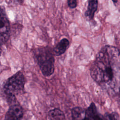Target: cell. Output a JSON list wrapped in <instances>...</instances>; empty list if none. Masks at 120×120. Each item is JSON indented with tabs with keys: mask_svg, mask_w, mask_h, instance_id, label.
Returning a JSON list of instances; mask_svg holds the SVG:
<instances>
[{
	"mask_svg": "<svg viewBox=\"0 0 120 120\" xmlns=\"http://www.w3.org/2000/svg\"><path fill=\"white\" fill-rule=\"evenodd\" d=\"M93 80L112 96L120 95V52L115 46H104L90 68Z\"/></svg>",
	"mask_w": 120,
	"mask_h": 120,
	"instance_id": "6da1fadb",
	"label": "cell"
},
{
	"mask_svg": "<svg viewBox=\"0 0 120 120\" xmlns=\"http://www.w3.org/2000/svg\"><path fill=\"white\" fill-rule=\"evenodd\" d=\"M35 60L45 76H50L54 71L55 59L53 49L49 46L40 47L33 51Z\"/></svg>",
	"mask_w": 120,
	"mask_h": 120,
	"instance_id": "7a4b0ae2",
	"label": "cell"
},
{
	"mask_svg": "<svg viewBox=\"0 0 120 120\" xmlns=\"http://www.w3.org/2000/svg\"><path fill=\"white\" fill-rule=\"evenodd\" d=\"M25 82V77L21 71H18L6 80L3 90L8 102H15L16 96L23 91Z\"/></svg>",
	"mask_w": 120,
	"mask_h": 120,
	"instance_id": "3957f363",
	"label": "cell"
},
{
	"mask_svg": "<svg viewBox=\"0 0 120 120\" xmlns=\"http://www.w3.org/2000/svg\"><path fill=\"white\" fill-rule=\"evenodd\" d=\"M72 120H104L103 115L98 111L95 104L91 103L86 109L75 107L71 110Z\"/></svg>",
	"mask_w": 120,
	"mask_h": 120,
	"instance_id": "277c9868",
	"label": "cell"
},
{
	"mask_svg": "<svg viewBox=\"0 0 120 120\" xmlns=\"http://www.w3.org/2000/svg\"><path fill=\"white\" fill-rule=\"evenodd\" d=\"M10 35V25L6 14L4 7L0 8V45L6 43L8 40Z\"/></svg>",
	"mask_w": 120,
	"mask_h": 120,
	"instance_id": "5b68a950",
	"label": "cell"
},
{
	"mask_svg": "<svg viewBox=\"0 0 120 120\" xmlns=\"http://www.w3.org/2000/svg\"><path fill=\"white\" fill-rule=\"evenodd\" d=\"M23 111L22 107L18 104L11 105L7 112L4 120H22Z\"/></svg>",
	"mask_w": 120,
	"mask_h": 120,
	"instance_id": "8992f818",
	"label": "cell"
},
{
	"mask_svg": "<svg viewBox=\"0 0 120 120\" xmlns=\"http://www.w3.org/2000/svg\"><path fill=\"white\" fill-rule=\"evenodd\" d=\"M98 0H89L87 8L85 12V17L88 20L93 19L95 13L97 11L98 8Z\"/></svg>",
	"mask_w": 120,
	"mask_h": 120,
	"instance_id": "52a82bcc",
	"label": "cell"
},
{
	"mask_svg": "<svg viewBox=\"0 0 120 120\" xmlns=\"http://www.w3.org/2000/svg\"><path fill=\"white\" fill-rule=\"evenodd\" d=\"M69 45V41L68 39L63 38L55 45L53 49L55 55L60 56L65 53Z\"/></svg>",
	"mask_w": 120,
	"mask_h": 120,
	"instance_id": "ba28073f",
	"label": "cell"
},
{
	"mask_svg": "<svg viewBox=\"0 0 120 120\" xmlns=\"http://www.w3.org/2000/svg\"><path fill=\"white\" fill-rule=\"evenodd\" d=\"M48 116L49 120H66L64 112L59 108L50 110Z\"/></svg>",
	"mask_w": 120,
	"mask_h": 120,
	"instance_id": "9c48e42d",
	"label": "cell"
},
{
	"mask_svg": "<svg viewBox=\"0 0 120 120\" xmlns=\"http://www.w3.org/2000/svg\"><path fill=\"white\" fill-rule=\"evenodd\" d=\"M104 120H119L120 116L119 114L115 112L110 113L106 112L103 115Z\"/></svg>",
	"mask_w": 120,
	"mask_h": 120,
	"instance_id": "30bf717a",
	"label": "cell"
},
{
	"mask_svg": "<svg viewBox=\"0 0 120 120\" xmlns=\"http://www.w3.org/2000/svg\"><path fill=\"white\" fill-rule=\"evenodd\" d=\"M68 6L71 9L75 8L77 5L76 0H67Z\"/></svg>",
	"mask_w": 120,
	"mask_h": 120,
	"instance_id": "8fae6325",
	"label": "cell"
},
{
	"mask_svg": "<svg viewBox=\"0 0 120 120\" xmlns=\"http://www.w3.org/2000/svg\"><path fill=\"white\" fill-rule=\"evenodd\" d=\"M16 0L18 2H19V3H20V4H22V3H23V0Z\"/></svg>",
	"mask_w": 120,
	"mask_h": 120,
	"instance_id": "7c38bea8",
	"label": "cell"
},
{
	"mask_svg": "<svg viewBox=\"0 0 120 120\" xmlns=\"http://www.w3.org/2000/svg\"><path fill=\"white\" fill-rule=\"evenodd\" d=\"M112 2H113V3L115 5L117 3V2H118V0H112Z\"/></svg>",
	"mask_w": 120,
	"mask_h": 120,
	"instance_id": "4fadbf2b",
	"label": "cell"
}]
</instances>
